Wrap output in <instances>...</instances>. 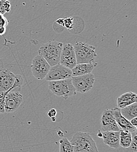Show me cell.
<instances>
[{
	"label": "cell",
	"mask_w": 137,
	"mask_h": 152,
	"mask_svg": "<svg viewBox=\"0 0 137 152\" xmlns=\"http://www.w3.org/2000/svg\"><path fill=\"white\" fill-rule=\"evenodd\" d=\"M56 22L61 25L64 26V18H59L56 20Z\"/></svg>",
	"instance_id": "cell-26"
},
{
	"label": "cell",
	"mask_w": 137,
	"mask_h": 152,
	"mask_svg": "<svg viewBox=\"0 0 137 152\" xmlns=\"http://www.w3.org/2000/svg\"><path fill=\"white\" fill-rule=\"evenodd\" d=\"M49 88L53 94L67 99L75 95L77 91L72 84L71 78L64 80L49 81Z\"/></svg>",
	"instance_id": "cell-3"
},
{
	"label": "cell",
	"mask_w": 137,
	"mask_h": 152,
	"mask_svg": "<svg viewBox=\"0 0 137 152\" xmlns=\"http://www.w3.org/2000/svg\"><path fill=\"white\" fill-rule=\"evenodd\" d=\"M130 122L131 124L133 126H135V127H137V117H135V118L131 119L130 121Z\"/></svg>",
	"instance_id": "cell-25"
},
{
	"label": "cell",
	"mask_w": 137,
	"mask_h": 152,
	"mask_svg": "<svg viewBox=\"0 0 137 152\" xmlns=\"http://www.w3.org/2000/svg\"><path fill=\"white\" fill-rule=\"evenodd\" d=\"M72 71L71 69L62 66L59 63L50 67L49 73L46 76V80L56 81L71 78Z\"/></svg>",
	"instance_id": "cell-9"
},
{
	"label": "cell",
	"mask_w": 137,
	"mask_h": 152,
	"mask_svg": "<svg viewBox=\"0 0 137 152\" xmlns=\"http://www.w3.org/2000/svg\"><path fill=\"white\" fill-rule=\"evenodd\" d=\"M70 143L73 146V151L85 150L97 147L96 144L91 134L86 132H76L73 135Z\"/></svg>",
	"instance_id": "cell-5"
},
{
	"label": "cell",
	"mask_w": 137,
	"mask_h": 152,
	"mask_svg": "<svg viewBox=\"0 0 137 152\" xmlns=\"http://www.w3.org/2000/svg\"><path fill=\"white\" fill-rule=\"evenodd\" d=\"M22 95L18 91H9L5 98V113H12L18 109L23 101Z\"/></svg>",
	"instance_id": "cell-10"
},
{
	"label": "cell",
	"mask_w": 137,
	"mask_h": 152,
	"mask_svg": "<svg viewBox=\"0 0 137 152\" xmlns=\"http://www.w3.org/2000/svg\"><path fill=\"white\" fill-rule=\"evenodd\" d=\"M97 64V63H94V62L77 64L76 66L71 69L72 76H81L91 73Z\"/></svg>",
	"instance_id": "cell-14"
},
{
	"label": "cell",
	"mask_w": 137,
	"mask_h": 152,
	"mask_svg": "<svg viewBox=\"0 0 137 152\" xmlns=\"http://www.w3.org/2000/svg\"><path fill=\"white\" fill-rule=\"evenodd\" d=\"M59 152H73V146L66 137L59 140Z\"/></svg>",
	"instance_id": "cell-18"
},
{
	"label": "cell",
	"mask_w": 137,
	"mask_h": 152,
	"mask_svg": "<svg viewBox=\"0 0 137 152\" xmlns=\"http://www.w3.org/2000/svg\"><path fill=\"white\" fill-rule=\"evenodd\" d=\"M57 115V111L54 108H51L50 109L48 113H47V115L49 117H50L53 122L56 121V116Z\"/></svg>",
	"instance_id": "cell-24"
},
{
	"label": "cell",
	"mask_w": 137,
	"mask_h": 152,
	"mask_svg": "<svg viewBox=\"0 0 137 152\" xmlns=\"http://www.w3.org/2000/svg\"><path fill=\"white\" fill-rule=\"evenodd\" d=\"M11 10V4L8 0H0V14L4 15Z\"/></svg>",
	"instance_id": "cell-20"
},
{
	"label": "cell",
	"mask_w": 137,
	"mask_h": 152,
	"mask_svg": "<svg viewBox=\"0 0 137 152\" xmlns=\"http://www.w3.org/2000/svg\"><path fill=\"white\" fill-rule=\"evenodd\" d=\"M63 44L55 40L50 41L40 48L38 55L43 57L50 67L59 63Z\"/></svg>",
	"instance_id": "cell-2"
},
{
	"label": "cell",
	"mask_w": 137,
	"mask_h": 152,
	"mask_svg": "<svg viewBox=\"0 0 137 152\" xmlns=\"http://www.w3.org/2000/svg\"><path fill=\"white\" fill-rule=\"evenodd\" d=\"M133 140L132 133L128 131L120 130V146L123 148H128L130 146Z\"/></svg>",
	"instance_id": "cell-17"
},
{
	"label": "cell",
	"mask_w": 137,
	"mask_h": 152,
	"mask_svg": "<svg viewBox=\"0 0 137 152\" xmlns=\"http://www.w3.org/2000/svg\"><path fill=\"white\" fill-rule=\"evenodd\" d=\"M73 19L72 17H68L64 19V26L67 29H71L73 27Z\"/></svg>",
	"instance_id": "cell-23"
},
{
	"label": "cell",
	"mask_w": 137,
	"mask_h": 152,
	"mask_svg": "<svg viewBox=\"0 0 137 152\" xmlns=\"http://www.w3.org/2000/svg\"><path fill=\"white\" fill-rule=\"evenodd\" d=\"M112 111L120 129L128 131L131 133L137 131V128L133 126L130 121L127 120L121 115L120 108L118 107L114 108L112 109Z\"/></svg>",
	"instance_id": "cell-13"
},
{
	"label": "cell",
	"mask_w": 137,
	"mask_h": 152,
	"mask_svg": "<svg viewBox=\"0 0 137 152\" xmlns=\"http://www.w3.org/2000/svg\"><path fill=\"white\" fill-rule=\"evenodd\" d=\"M97 136L102 138L104 144L109 147L117 149L120 146V131H99Z\"/></svg>",
	"instance_id": "cell-12"
},
{
	"label": "cell",
	"mask_w": 137,
	"mask_h": 152,
	"mask_svg": "<svg viewBox=\"0 0 137 152\" xmlns=\"http://www.w3.org/2000/svg\"><path fill=\"white\" fill-rule=\"evenodd\" d=\"M137 101V94L133 92H128L118 97L117 99V105L118 108L121 109Z\"/></svg>",
	"instance_id": "cell-15"
},
{
	"label": "cell",
	"mask_w": 137,
	"mask_h": 152,
	"mask_svg": "<svg viewBox=\"0 0 137 152\" xmlns=\"http://www.w3.org/2000/svg\"><path fill=\"white\" fill-rule=\"evenodd\" d=\"M101 122L103 131H119L120 130L113 116L112 109L104 111L101 115Z\"/></svg>",
	"instance_id": "cell-11"
},
{
	"label": "cell",
	"mask_w": 137,
	"mask_h": 152,
	"mask_svg": "<svg viewBox=\"0 0 137 152\" xmlns=\"http://www.w3.org/2000/svg\"><path fill=\"white\" fill-rule=\"evenodd\" d=\"M23 79L19 75H14L8 69H2L0 71V93L18 91L20 92Z\"/></svg>",
	"instance_id": "cell-1"
},
{
	"label": "cell",
	"mask_w": 137,
	"mask_h": 152,
	"mask_svg": "<svg viewBox=\"0 0 137 152\" xmlns=\"http://www.w3.org/2000/svg\"><path fill=\"white\" fill-rule=\"evenodd\" d=\"M74 46L77 63H93L97 56L96 48L84 42H77Z\"/></svg>",
	"instance_id": "cell-4"
},
{
	"label": "cell",
	"mask_w": 137,
	"mask_h": 152,
	"mask_svg": "<svg viewBox=\"0 0 137 152\" xmlns=\"http://www.w3.org/2000/svg\"><path fill=\"white\" fill-rule=\"evenodd\" d=\"M50 67L47 61L39 55L33 58L30 66L33 76L38 80L45 78Z\"/></svg>",
	"instance_id": "cell-7"
},
{
	"label": "cell",
	"mask_w": 137,
	"mask_h": 152,
	"mask_svg": "<svg viewBox=\"0 0 137 152\" xmlns=\"http://www.w3.org/2000/svg\"><path fill=\"white\" fill-rule=\"evenodd\" d=\"M133 140L130 146L128 148H124V152H137V131L132 132Z\"/></svg>",
	"instance_id": "cell-19"
},
{
	"label": "cell",
	"mask_w": 137,
	"mask_h": 152,
	"mask_svg": "<svg viewBox=\"0 0 137 152\" xmlns=\"http://www.w3.org/2000/svg\"><path fill=\"white\" fill-rule=\"evenodd\" d=\"M4 63H3L2 61V60L0 59V71H1L2 69H4Z\"/></svg>",
	"instance_id": "cell-27"
},
{
	"label": "cell",
	"mask_w": 137,
	"mask_h": 152,
	"mask_svg": "<svg viewBox=\"0 0 137 152\" xmlns=\"http://www.w3.org/2000/svg\"><path fill=\"white\" fill-rule=\"evenodd\" d=\"M120 112L121 115L128 121L137 117V102L120 109Z\"/></svg>",
	"instance_id": "cell-16"
},
{
	"label": "cell",
	"mask_w": 137,
	"mask_h": 152,
	"mask_svg": "<svg viewBox=\"0 0 137 152\" xmlns=\"http://www.w3.org/2000/svg\"><path fill=\"white\" fill-rule=\"evenodd\" d=\"M9 93L7 92H2L0 93V113L3 114L5 113L4 110V102H5V98L7 94Z\"/></svg>",
	"instance_id": "cell-22"
},
{
	"label": "cell",
	"mask_w": 137,
	"mask_h": 152,
	"mask_svg": "<svg viewBox=\"0 0 137 152\" xmlns=\"http://www.w3.org/2000/svg\"><path fill=\"white\" fill-rule=\"evenodd\" d=\"M8 25V20L3 15L0 14V35H2L5 32L6 26Z\"/></svg>",
	"instance_id": "cell-21"
},
{
	"label": "cell",
	"mask_w": 137,
	"mask_h": 152,
	"mask_svg": "<svg viewBox=\"0 0 137 152\" xmlns=\"http://www.w3.org/2000/svg\"><path fill=\"white\" fill-rule=\"evenodd\" d=\"M59 63L71 70L77 64L74 46L72 44L67 43L63 46Z\"/></svg>",
	"instance_id": "cell-8"
},
{
	"label": "cell",
	"mask_w": 137,
	"mask_h": 152,
	"mask_svg": "<svg viewBox=\"0 0 137 152\" xmlns=\"http://www.w3.org/2000/svg\"><path fill=\"white\" fill-rule=\"evenodd\" d=\"M71 80L77 92L86 93L92 88L95 78L91 73L81 76H72Z\"/></svg>",
	"instance_id": "cell-6"
}]
</instances>
